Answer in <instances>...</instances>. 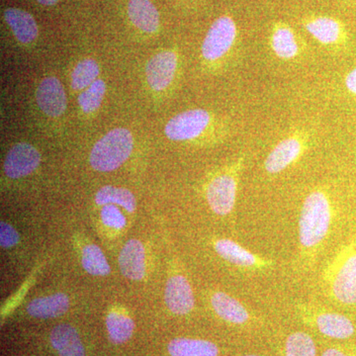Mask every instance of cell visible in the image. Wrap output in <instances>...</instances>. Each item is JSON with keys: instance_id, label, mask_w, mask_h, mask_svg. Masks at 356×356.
Returning <instances> with one entry per match:
<instances>
[{"instance_id": "4316f807", "label": "cell", "mask_w": 356, "mask_h": 356, "mask_svg": "<svg viewBox=\"0 0 356 356\" xmlns=\"http://www.w3.org/2000/svg\"><path fill=\"white\" fill-rule=\"evenodd\" d=\"M285 356H317L315 341L306 332H293L285 343Z\"/></svg>"}, {"instance_id": "7a4b0ae2", "label": "cell", "mask_w": 356, "mask_h": 356, "mask_svg": "<svg viewBox=\"0 0 356 356\" xmlns=\"http://www.w3.org/2000/svg\"><path fill=\"white\" fill-rule=\"evenodd\" d=\"M323 280L337 303L356 306V240L343 245L325 267Z\"/></svg>"}, {"instance_id": "277c9868", "label": "cell", "mask_w": 356, "mask_h": 356, "mask_svg": "<svg viewBox=\"0 0 356 356\" xmlns=\"http://www.w3.org/2000/svg\"><path fill=\"white\" fill-rule=\"evenodd\" d=\"M245 158L242 156L231 168L218 173L206 188V199L211 210L219 216H227L233 212L238 193V175L243 170Z\"/></svg>"}, {"instance_id": "9c48e42d", "label": "cell", "mask_w": 356, "mask_h": 356, "mask_svg": "<svg viewBox=\"0 0 356 356\" xmlns=\"http://www.w3.org/2000/svg\"><path fill=\"white\" fill-rule=\"evenodd\" d=\"M41 163L38 149L27 143L14 145L4 161V172L7 177L17 179L31 175Z\"/></svg>"}, {"instance_id": "44dd1931", "label": "cell", "mask_w": 356, "mask_h": 356, "mask_svg": "<svg viewBox=\"0 0 356 356\" xmlns=\"http://www.w3.org/2000/svg\"><path fill=\"white\" fill-rule=\"evenodd\" d=\"M168 353L170 356H218L219 348L205 339L178 337L168 343Z\"/></svg>"}, {"instance_id": "5bb4252c", "label": "cell", "mask_w": 356, "mask_h": 356, "mask_svg": "<svg viewBox=\"0 0 356 356\" xmlns=\"http://www.w3.org/2000/svg\"><path fill=\"white\" fill-rule=\"evenodd\" d=\"M303 143L298 137L281 140L267 156L264 168L270 175H277L300 158L303 153Z\"/></svg>"}, {"instance_id": "7c38bea8", "label": "cell", "mask_w": 356, "mask_h": 356, "mask_svg": "<svg viewBox=\"0 0 356 356\" xmlns=\"http://www.w3.org/2000/svg\"><path fill=\"white\" fill-rule=\"evenodd\" d=\"M177 69V56L172 51H163L154 55L147 63V83L156 91L168 88L175 79Z\"/></svg>"}, {"instance_id": "2e32d148", "label": "cell", "mask_w": 356, "mask_h": 356, "mask_svg": "<svg viewBox=\"0 0 356 356\" xmlns=\"http://www.w3.org/2000/svg\"><path fill=\"white\" fill-rule=\"evenodd\" d=\"M210 303L218 317L229 324L245 325L252 317L247 307L228 293H213L211 295Z\"/></svg>"}, {"instance_id": "6da1fadb", "label": "cell", "mask_w": 356, "mask_h": 356, "mask_svg": "<svg viewBox=\"0 0 356 356\" xmlns=\"http://www.w3.org/2000/svg\"><path fill=\"white\" fill-rule=\"evenodd\" d=\"M331 202L325 192H311L304 200L299 217V243L304 257H313L331 228Z\"/></svg>"}, {"instance_id": "d4e9b609", "label": "cell", "mask_w": 356, "mask_h": 356, "mask_svg": "<svg viewBox=\"0 0 356 356\" xmlns=\"http://www.w3.org/2000/svg\"><path fill=\"white\" fill-rule=\"evenodd\" d=\"M81 264L84 270L90 275L107 276L111 271L102 248L96 245H88L83 248Z\"/></svg>"}, {"instance_id": "4dcf8cb0", "label": "cell", "mask_w": 356, "mask_h": 356, "mask_svg": "<svg viewBox=\"0 0 356 356\" xmlns=\"http://www.w3.org/2000/svg\"><path fill=\"white\" fill-rule=\"evenodd\" d=\"M344 84L351 95L356 96V67L346 74Z\"/></svg>"}, {"instance_id": "52a82bcc", "label": "cell", "mask_w": 356, "mask_h": 356, "mask_svg": "<svg viewBox=\"0 0 356 356\" xmlns=\"http://www.w3.org/2000/svg\"><path fill=\"white\" fill-rule=\"evenodd\" d=\"M214 250L225 261L248 270H264L274 266L273 261L254 254L229 238H218L214 243Z\"/></svg>"}, {"instance_id": "8fae6325", "label": "cell", "mask_w": 356, "mask_h": 356, "mask_svg": "<svg viewBox=\"0 0 356 356\" xmlns=\"http://www.w3.org/2000/svg\"><path fill=\"white\" fill-rule=\"evenodd\" d=\"M37 104L47 116H62L67 109L64 86L55 76H48L40 83L36 91Z\"/></svg>"}, {"instance_id": "1f68e13d", "label": "cell", "mask_w": 356, "mask_h": 356, "mask_svg": "<svg viewBox=\"0 0 356 356\" xmlns=\"http://www.w3.org/2000/svg\"><path fill=\"white\" fill-rule=\"evenodd\" d=\"M322 356H355L341 348H331L324 351Z\"/></svg>"}, {"instance_id": "d6986e66", "label": "cell", "mask_w": 356, "mask_h": 356, "mask_svg": "<svg viewBox=\"0 0 356 356\" xmlns=\"http://www.w3.org/2000/svg\"><path fill=\"white\" fill-rule=\"evenodd\" d=\"M69 308V297L64 293H56L33 300L28 304L27 312L34 318H53L64 315Z\"/></svg>"}, {"instance_id": "d6a6232c", "label": "cell", "mask_w": 356, "mask_h": 356, "mask_svg": "<svg viewBox=\"0 0 356 356\" xmlns=\"http://www.w3.org/2000/svg\"><path fill=\"white\" fill-rule=\"evenodd\" d=\"M38 1L40 4L44 6H55L57 3L58 0H36Z\"/></svg>"}, {"instance_id": "83f0119b", "label": "cell", "mask_w": 356, "mask_h": 356, "mask_svg": "<svg viewBox=\"0 0 356 356\" xmlns=\"http://www.w3.org/2000/svg\"><path fill=\"white\" fill-rule=\"evenodd\" d=\"M106 92V84L102 79H96L95 83L84 89L79 96V104L86 113L95 111L102 105Z\"/></svg>"}, {"instance_id": "484cf974", "label": "cell", "mask_w": 356, "mask_h": 356, "mask_svg": "<svg viewBox=\"0 0 356 356\" xmlns=\"http://www.w3.org/2000/svg\"><path fill=\"white\" fill-rule=\"evenodd\" d=\"M99 76V67L95 60L86 58L74 67L72 74V88L74 90H83L91 86Z\"/></svg>"}, {"instance_id": "8992f818", "label": "cell", "mask_w": 356, "mask_h": 356, "mask_svg": "<svg viewBox=\"0 0 356 356\" xmlns=\"http://www.w3.org/2000/svg\"><path fill=\"white\" fill-rule=\"evenodd\" d=\"M211 122L210 114L204 109H191L175 115L165 125L166 137L175 142L200 137Z\"/></svg>"}, {"instance_id": "5b68a950", "label": "cell", "mask_w": 356, "mask_h": 356, "mask_svg": "<svg viewBox=\"0 0 356 356\" xmlns=\"http://www.w3.org/2000/svg\"><path fill=\"white\" fill-rule=\"evenodd\" d=\"M238 36L233 18L224 15L214 21L202 44V56L208 62H216L226 55Z\"/></svg>"}, {"instance_id": "f1b7e54d", "label": "cell", "mask_w": 356, "mask_h": 356, "mask_svg": "<svg viewBox=\"0 0 356 356\" xmlns=\"http://www.w3.org/2000/svg\"><path fill=\"white\" fill-rule=\"evenodd\" d=\"M102 220L105 226L109 228L121 229L126 226V218L122 214L119 208L113 204L103 206L102 209Z\"/></svg>"}, {"instance_id": "30bf717a", "label": "cell", "mask_w": 356, "mask_h": 356, "mask_svg": "<svg viewBox=\"0 0 356 356\" xmlns=\"http://www.w3.org/2000/svg\"><path fill=\"white\" fill-rule=\"evenodd\" d=\"M165 305L175 315L191 313L195 306V297L191 283L184 274H175L168 278L165 291Z\"/></svg>"}, {"instance_id": "603a6c76", "label": "cell", "mask_w": 356, "mask_h": 356, "mask_svg": "<svg viewBox=\"0 0 356 356\" xmlns=\"http://www.w3.org/2000/svg\"><path fill=\"white\" fill-rule=\"evenodd\" d=\"M95 202L99 206L109 205V204L118 205L128 213L135 212L137 207V202L132 192L128 189L111 186V185L102 187L97 191Z\"/></svg>"}, {"instance_id": "cb8c5ba5", "label": "cell", "mask_w": 356, "mask_h": 356, "mask_svg": "<svg viewBox=\"0 0 356 356\" xmlns=\"http://www.w3.org/2000/svg\"><path fill=\"white\" fill-rule=\"evenodd\" d=\"M106 327L112 343L121 344L132 337L135 323L128 316L118 312H110L106 317Z\"/></svg>"}, {"instance_id": "4fadbf2b", "label": "cell", "mask_w": 356, "mask_h": 356, "mask_svg": "<svg viewBox=\"0 0 356 356\" xmlns=\"http://www.w3.org/2000/svg\"><path fill=\"white\" fill-rule=\"evenodd\" d=\"M304 27L317 41L324 44H343L348 40L343 22L329 16H313L303 22Z\"/></svg>"}, {"instance_id": "f546056e", "label": "cell", "mask_w": 356, "mask_h": 356, "mask_svg": "<svg viewBox=\"0 0 356 356\" xmlns=\"http://www.w3.org/2000/svg\"><path fill=\"white\" fill-rule=\"evenodd\" d=\"M19 242V234L11 225L6 222H0V245L2 248H9Z\"/></svg>"}, {"instance_id": "ba28073f", "label": "cell", "mask_w": 356, "mask_h": 356, "mask_svg": "<svg viewBox=\"0 0 356 356\" xmlns=\"http://www.w3.org/2000/svg\"><path fill=\"white\" fill-rule=\"evenodd\" d=\"M301 310L303 315L310 318L316 329L325 337L346 339L355 334V325L346 316L334 312L316 311L306 306Z\"/></svg>"}, {"instance_id": "7402d4cb", "label": "cell", "mask_w": 356, "mask_h": 356, "mask_svg": "<svg viewBox=\"0 0 356 356\" xmlns=\"http://www.w3.org/2000/svg\"><path fill=\"white\" fill-rule=\"evenodd\" d=\"M270 42L274 53L282 60H291L298 54L299 44L295 33L284 23L274 25Z\"/></svg>"}, {"instance_id": "3957f363", "label": "cell", "mask_w": 356, "mask_h": 356, "mask_svg": "<svg viewBox=\"0 0 356 356\" xmlns=\"http://www.w3.org/2000/svg\"><path fill=\"white\" fill-rule=\"evenodd\" d=\"M133 147L134 139L130 131L125 128L113 129L93 146L89 163L97 172H113L127 161Z\"/></svg>"}, {"instance_id": "ffe728a7", "label": "cell", "mask_w": 356, "mask_h": 356, "mask_svg": "<svg viewBox=\"0 0 356 356\" xmlns=\"http://www.w3.org/2000/svg\"><path fill=\"white\" fill-rule=\"evenodd\" d=\"M128 13L138 29L146 33H154L159 29V14L149 0H130Z\"/></svg>"}, {"instance_id": "e0dca14e", "label": "cell", "mask_w": 356, "mask_h": 356, "mask_svg": "<svg viewBox=\"0 0 356 356\" xmlns=\"http://www.w3.org/2000/svg\"><path fill=\"white\" fill-rule=\"evenodd\" d=\"M50 341L60 356H86V350L79 332L74 327L60 324L51 330Z\"/></svg>"}, {"instance_id": "ac0fdd59", "label": "cell", "mask_w": 356, "mask_h": 356, "mask_svg": "<svg viewBox=\"0 0 356 356\" xmlns=\"http://www.w3.org/2000/svg\"><path fill=\"white\" fill-rule=\"evenodd\" d=\"M7 24L13 30L14 36L23 44L31 43L38 37V26L31 14L18 8H8L4 11Z\"/></svg>"}, {"instance_id": "836d02e7", "label": "cell", "mask_w": 356, "mask_h": 356, "mask_svg": "<svg viewBox=\"0 0 356 356\" xmlns=\"http://www.w3.org/2000/svg\"><path fill=\"white\" fill-rule=\"evenodd\" d=\"M245 356H261V355H245Z\"/></svg>"}, {"instance_id": "9a60e30c", "label": "cell", "mask_w": 356, "mask_h": 356, "mask_svg": "<svg viewBox=\"0 0 356 356\" xmlns=\"http://www.w3.org/2000/svg\"><path fill=\"white\" fill-rule=\"evenodd\" d=\"M121 273L131 280L139 281L146 275V252L140 241H128L119 255Z\"/></svg>"}]
</instances>
